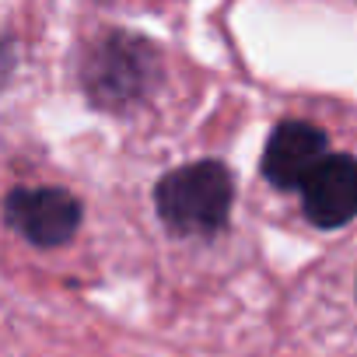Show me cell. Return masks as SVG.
Instances as JSON below:
<instances>
[{"instance_id": "1", "label": "cell", "mask_w": 357, "mask_h": 357, "mask_svg": "<svg viewBox=\"0 0 357 357\" xmlns=\"http://www.w3.org/2000/svg\"><path fill=\"white\" fill-rule=\"evenodd\" d=\"M231 193V175L221 161H197L161 178L154 207L165 228L175 235H218L228 221Z\"/></svg>"}, {"instance_id": "2", "label": "cell", "mask_w": 357, "mask_h": 357, "mask_svg": "<svg viewBox=\"0 0 357 357\" xmlns=\"http://www.w3.org/2000/svg\"><path fill=\"white\" fill-rule=\"evenodd\" d=\"M158 77L154 53L126 36H109L84 67V88L98 105H126L137 102Z\"/></svg>"}, {"instance_id": "3", "label": "cell", "mask_w": 357, "mask_h": 357, "mask_svg": "<svg viewBox=\"0 0 357 357\" xmlns=\"http://www.w3.org/2000/svg\"><path fill=\"white\" fill-rule=\"evenodd\" d=\"M4 218L8 225L32 245L53 249L70 242V235L81 225V204L67 190H15L4 200Z\"/></svg>"}, {"instance_id": "4", "label": "cell", "mask_w": 357, "mask_h": 357, "mask_svg": "<svg viewBox=\"0 0 357 357\" xmlns=\"http://www.w3.org/2000/svg\"><path fill=\"white\" fill-rule=\"evenodd\" d=\"M298 190L315 228H343L357 211V165L350 154H322Z\"/></svg>"}, {"instance_id": "5", "label": "cell", "mask_w": 357, "mask_h": 357, "mask_svg": "<svg viewBox=\"0 0 357 357\" xmlns=\"http://www.w3.org/2000/svg\"><path fill=\"white\" fill-rule=\"evenodd\" d=\"M326 154V133L312 123L287 119L280 123L263 151V175L280 190H298L301 178L315 168V161Z\"/></svg>"}]
</instances>
